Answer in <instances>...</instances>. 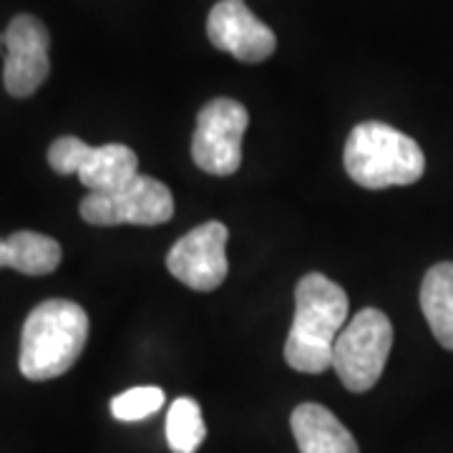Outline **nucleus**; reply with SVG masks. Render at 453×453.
<instances>
[{"label": "nucleus", "mask_w": 453, "mask_h": 453, "mask_svg": "<svg viewBox=\"0 0 453 453\" xmlns=\"http://www.w3.org/2000/svg\"><path fill=\"white\" fill-rule=\"evenodd\" d=\"M348 295L330 277L310 273L295 290V318L285 340V360L292 371L318 372L333 368L335 340L348 325Z\"/></svg>", "instance_id": "obj_1"}, {"label": "nucleus", "mask_w": 453, "mask_h": 453, "mask_svg": "<svg viewBox=\"0 0 453 453\" xmlns=\"http://www.w3.org/2000/svg\"><path fill=\"white\" fill-rule=\"evenodd\" d=\"M86 310L71 300H46L26 318L18 368L28 380H53L73 368L86 348Z\"/></svg>", "instance_id": "obj_2"}, {"label": "nucleus", "mask_w": 453, "mask_h": 453, "mask_svg": "<svg viewBox=\"0 0 453 453\" xmlns=\"http://www.w3.org/2000/svg\"><path fill=\"white\" fill-rule=\"evenodd\" d=\"M342 164L348 177L365 189L408 187L426 172V157L416 139L383 121H363L350 131Z\"/></svg>", "instance_id": "obj_3"}, {"label": "nucleus", "mask_w": 453, "mask_h": 453, "mask_svg": "<svg viewBox=\"0 0 453 453\" xmlns=\"http://www.w3.org/2000/svg\"><path fill=\"white\" fill-rule=\"evenodd\" d=\"M390 345H393V325L388 315L375 308L360 310L342 327L333 350V368L342 380V386L353 393L371 390L383 375Z\"/></svg>", "instance_id": "obj_4"}, {"label": "nucleus", "mask_w": 453, "mask_h": 453, "mask_svg": "<svg viewBox=\"0 0 453 453\" xmlns=\"http://www.w3.org/2000/svg\"><path fill=\"white\" fill-rule=\"evenodd\" d=\"M79 211L88 225L96 226H154L174 217V196L159 179L136 174L113 192H88Z\"/></svg>", "instance_id": "obj_5"}, {"label": "nucleus", "mask_w": 453, "mask_h": 453, "mask_svg": "<svg viewBox=\"0 0 453 453\" xmlns=\"http://www.w3.org/2000/svg\"><path fill=\"white\" fill-rule=\"evenodd\" d=\"M250 113L234 98H211L196 113L192 159L211 177H229L242 164V139Z\"/></svg>", "instance_id": "obj_6"}, {"label": "nucleus", "mask_w": 453, "mask_h": 453, "mask_svg": "<svg viewBox=\"0 0 453 453\" xmlns=\"http://www.w3.org/2000/svg\"><path fill=\"white\" fill-rule=\"evenodd\" d=\"M56 174H76L88 192H113L139 174V157L127 144L88 146L76 136H61L49 149Z\"/></svg>", "instance_id": "obj_7"}, {"label": "nucleus", "mask_w": 453, "mask_h": 453, "mask_svg": "<svg viewBox=\"0 0 453 453\" xmlns=\"http://www.w3.org/2000/svg\"><path fill=\"white\" fill-rule=\"evenodd\" d=\"M3 43H5V65H3L5 91L16 98L33 96L50 73L49 28L35 16L20 13L8 23L3 33Z\"/></svg>", "instance_id": "obj_8"}, {"label": "nucleus", "mask_w": 453, "mask_h": 453, "mask_svg": "<svg viewBox=\"0 0 453 453\" xmlns=\"http://www.w3.org/2000/svg\"><path fill=\"white\" fill-rule=\"evenodd\" d=\"M226 240L229 229L222 222H204L184 234L166 255V267L181 285L196 292L217 290L226 280Z\"/></svg>", "instance_id": "obj_9"}, {"label": "nucleus", "mask_w": 453, "mask_h": 453, "mask_svg": "<svg viewBox=\"0 0 453 453\" xmlns=\"http://www.w3.org/2000/svg\"><path fill=\"white\" fill-rule=\"evenodd\" d=\"M207 35L214 49L232 53L242 64H259L277 49L275 31L244 0H219L207 18Z\"/></svg>", "instance_id": "obj_10"}, {"label": "nucleus", "mask_w": 453, "mask_h": 453, "mask_svg": "<svg viewBox=\"0 0 453 453\" xmlns=\"http://www.w3.org/2000/svg\"><path fill=\"white\" fill-rule=\"evenodd\" d=\"M290 428L300 453H360L353 434L320 403L297 405Z\"/></svg>", "instance_id": "obj_11"}, {"label": "nucleus", "mask_w": 453, "mask_h": 453, "mask_svg": "<svg viewBox=\"0 0 453 453\" xmlns=\"http://www.w3.org/2000/svg\"><path fill=\"white\" fill-rule=\"evenodd\" d=\"M61 244L49 234L20 229L8 240H0V270L13 267L20 275H50L61 265Z\"/></svg>", "instance_id": "obj_12"}, {"label": "nucleus", "mask_w": 453, "mask_h": 453, "mask_svg": "<svg viewBox=\"0 0 453 453\" xmlns=\"http://www.w3.org/2000/svg\"><path fill=\"white\" fill-rule=\"evenodd\" d=\"M421 310L438 342L453 350V262H438L426 273Z\"/></svg>", "instance_id": "obj_13"}, {"label": "nucleus", "mask_w": 453, "mask_h": 453, "mask_svg": "<svg viewBox=\"0 0 453 453\" xmlns=\"http://www.w3.org/2000/svg\"><path fill=\"white\" fill-rule=\"evenodd\" d=\"M207 438L202 408L195 398H177L166 413V443L174 453H195Z\"/></svg>", "instance_id": "obj_14"}, {"label": "nucleus", "mask_w": 453, "mask_h": 453, "mask_svg": "<svg viewBox=\"0 0 453 453\" xmlns=\"http://www.w3.org/2000/svg\"><path fill=\"white\" fill-rule=\"evenodd\" d=\"M164 390L157 386H139V388L124 390L121 395H116L111 401V416L116 421L134 423L144 421L149 416H154L157 411H162Z\"/></svg>", "instance_id": "obj_15"}, {"label": "nucleus", "mask_w": 453, "mask_h": 453, "mask_svg": "<svg viewBox=\"0 0 453 453\" xmlns=\"http://www.w3.org/2000/svg\"><path fill=\"white\" fill-rule=\"evenodd\" d=\"M0 43H3V38H0Z\"/></svg>", "instance_id": "obj_16"}]
</instances>
